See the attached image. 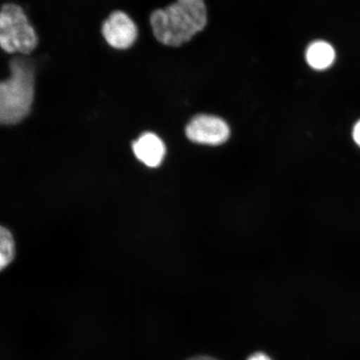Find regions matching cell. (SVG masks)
<instances>
[{"label":"cell","mask_w":360,"mask_h":360,"mask_svg":"<svg viewBox=\"0 0 360 360\" xmlns=\"http://www.w3.org/2000/svg\"><path fill=\"white\" fill-rule=\"evenodd\" d=\"M354 141L360 147V120L355 124L353 132Z\"/></svg>","instance_id":"9"},{"label":"cell","mask_w":360,"mask_h":360,"mask_svg":"<svg viewBox=\"0 0 360 360\" xmlns=\"http://www.w3.org/2000/svg\"><path fill=\"white\" fill-rule=\"evenodd\" d=\"M188 360H217V359H215L214 358H211L209 356H196V357H193Z\"/></svg>","instance_id":"11"},{"label":"cell","mask_w":360,"mask_h":360,"mask_svg":"<svg viewBox=\"0 0 360 360\" xmlns=\"http://www.w3.org/2000/svg\"><path fill=\"white\" fill-rule=\"evenodd\" d=\"M231 134L229 125L219 117L200 115L192 119L186 127V136L200 145L220 146Z\"/></svg>","instance_id":"4"},{"label":"cell","mask_w":360,"mask_h":360,"mask_svg":"<svg viewBox=\"0 0 360 360\" xmlns=\"http://www.w3.org/2000/svg\"><path fill=\"white\" fill-rule=\"evenodd\" d=\"M10 67L11 78L0 82V124L20 123L30 114L34 101L33 62L16 57Z\"/></svg>","instance_id":"2"},{"label":"cell","mask_w":360,"mask_h":360,"mask_svg":"<svg viewBox=\"0 0 360 360\" xmlns=\"http://www.w3.org/2000/svg\"><path fill=\"white\" fill-rule=\"evenodd\" d=\"M102 34L111 47L126 49L132 46L136 40L138 30L134 21L126 13L115 11L103 22Z\"/></svg>","instance_id":"5"},{"label":"cell","mask_w":360,"mask_h":360,"mask_svg":"<svg viewBox=\"0 0 360 360\" xmlns=\"http://www.w3.org/2000/svg\"><path fill=\"white\" fill-rule=\"evenodd\" d=\"M15 257V241L7 229L0 226V271L6 269Z\"/></svg>","instance_id":"8"},{"label":"cell","mask_w":360,"mask_h":360,"mask_svg":"<svg viewBox=\"0 0 360 360\" xmlns=\"http://www.w3.org/2000/svg\"><path fill=\"white\" fill-rule=\"evenodd\" d=\"M247 360H271V359H270L268 355L264 353L258 352L252 354L251 356Z\"/></svg>","instance_id":"10"},{"label":"cell","mask_w":360,"mask_h":360,"mask_svg":"<svg viewBox=\"0 0 360 360\" xmlns=\"http://www.w3.org/2000/svg\"><path fill=\"white\" fill-rule=\"evenodd\" d=\"M153 32L158 41L178 47L205 28L207 8L204 0H177L150 16Z\"/></svg>","instance_id":"1"},{"label":"cell","mask_w":360,"mask_h":360,"mask_svg":"<svg viewBox=\"0 0 360 360\" xmlns=\"http://www.w3.org/2000/svg\"><path fill=\"white\" fill-rule=\"evenodd\" d=\"M335 58V49L325 41L310 44L306 52V60L314 70H323L332 65Z\"/></svg>","instance_id":"7"},{"label":"cell","mask_w":360,"mask_h":360,"mask_svg":"<svg viewBox=\"0 0 360 360\" xmlns=\"http://www.w3.org/2000/svg\"><path fill=\"white\" fill-rule=\"evenodd\" d=\"M37 44V34L22 8L15 4H4L0 11V47L7 53L27 55Z\"/></svg>","instance_id":"3"},{"label":"cell","mask_w":360,"mask_h":360,"mask_svg":"<svg viewBox=\"0 0 360 360\" xmlns=\"http://www.w3.org/2000/svg\"><path fill=\"white\" fill-rule=\"evenodd\" d=\"M133 150L137 159L150 168L160 166L166 154L164 142L153 133L143 134L134 142Z\"/></svg>","instance_id":"6"}]
</instances>
